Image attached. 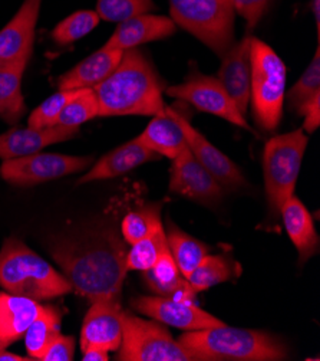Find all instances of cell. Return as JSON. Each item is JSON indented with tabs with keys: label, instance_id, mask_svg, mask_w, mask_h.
I'll return each mask as SVG.
<instances>
[{
	"label": "cell",
	"instance_id": "34",
	"mask_svg": "<svg viewBox=\"0 0 320 361\" xmlns=\"http://www.w3.org/2000/svg\"><path fill=\"white\" fill-rule=\"evenodd\" d=\"M320 92V49L317 47L313 59L309 66L305 69L302 77L292 87L288 94L289 106L295 113L300 108V105L312 98L314 94Z\"/></svg>",
	"mask_w": 320,
	"mask_h": 361
},
{
	"label": "cell",
	"instance_id": "3",
	"mask_svg": "<svg viewBox=\"0 0 320 361\" xmlns=\"http://www.w3.org/2000/svg\"><path fill=\"white\" fill-rule=\"evenodd\" d=\"M196 361H277L286 360L288 350L277 338L256 330L220 327L188 331L179 338Z\"/></svg>",
	"mask_w": 320,
	"mask_h": 361
},
{
	"label": "cell",
	"instance_id": "41",
	"mask_svg": "<svg viewBox=\"0 0 320 361\" xmlns=\"http://www.w3.org/2000/svg\"><path fill=\"white\" fill-rule=\"evenodd\" d=\"M312 13L316 20V27H317V35L320 33V0H312Z\"/></svg>",
	"mask_w": 320,
	"mask_h": 361
},
{
	"label": "cell",
	"instance_id": "32",
	"mask_svg": "<svg viewBox=\"0 0 320 361\" xmlns=\"http://www.w3.org/2000/svg\"><path fill=\"white\" fill-rule=\"evenodd\" d=\"M155 9L154 0H98L96 13L106 22L121 23L129 18L150 13Z\"/></svg>",
	"mask_w": 320,
	"mask_h": 361
},
{
	"label": "cell",
	"instance_id": "20",
	"mask_svg": "<svg viewBox=\"0 0 320 361\" xmlns=\"http://www.w3.org/2000/svg\"><path fill=\"white\" fill-rule=\"evenodd\" d=\"M160 156L148 149H146L142 144L138 142L136 138L122 144L118 149L110 152L101 157L92 169L84 174L79 180L78 185H85L89 182H96V180H108L125 174L135 167H139L148 161L157 160Z\"/></svg>",
	"mask_w": 320,
	"mask_h": 361
},
{
	"label": "cell",
	"instance_id": "12",
	"mask_svg": "<svg viewBox=\"0 0 320 361\" xmlns=\"http://www.w3.org/2000/svg\"><path fill=\"white\" fill-rule=\"evenodd\" d=\"M168 110L171 116L177 120V123L180 124L186 135L188 150L193 153L197 161L216 178V182L222 188L236 190L245 186V178L233 160H230L217 147L212 146L197 128L191 126V123L183 114L175 111L171 106H168Z\"/></svg>",
	"mask_w": 320,
	"mask_h": 361
},
{
	"label": "cell",
	"instance_id": "27",
	"mask_svg": "<svg viewBox=\"0 0 320 361\" xmlns=\"http://www.w3.org/2000/svg\"><path fill=\"white\" fill-rule=\"evenodd\" d=\"M165 236L177 267H179L181 275L187 279L200 265L204 257H207V246L203 242L187 235L181 229L174 226L172 224L168 225V232H165Z\"/></svg>",
	"mask_w": 320,
	"mask_h": 361
},
{
	"label": "cell",
	"instance_id": "29",
	"mask_svg": "<svg viewBox=\"0 0 320 361\" xmlns=\"http://www.w3.org/2000/svg\"><path fill=\"white\" fill-rule=\"evenodd\" d=\"M233 276V264L220 255H207L187 278L194 293L205 291L211 286L223 283Z\"/></svg>",
	"mask_w": 320,
	"mask_h": 361
},
{
	"label": "cell",
	"instance_id": "17",
	"mask_svg": "<svg viewBox=\"0 0 320 361\" xmlns=\"http://www.w3.org/2000/svg\"><path fill=\"white\" fill-rule=\"evenodd\" d=\"M79 128L53 126L48 128H11L0 134V159L11 160L39 153L52 144L72 140Z\"/></svg>",
	"mask_w": 320,
	"mask_h": 361
},
{
	"label": "cell",
	"instance_id": "10",
	"mask_svg": "<svg viewBox=\"0 0 320 361\" xmlns=\"http://www.w3.org/2000/svg\"><path fill=\"white\" fill-rule=\"evenodd\" d=\"M165 94L194 105L200 111L220 117L240 128L252 131L245 117L238 111L217 78L193 74L183 84L168 87Z\"/></svg>",
	"mask_w": 320,
	"mask_h": 361
},
{
	"label": "cell",
	"instance_id": "9",
	"mask_svg": "<svg viewBox=\"0 0 320 361\" xmlns=\"http://www.w3.org/2000/svg\"><path fill=\"white\" fill-rule=\"evenodd\" d=\"M92 157L65 156L58 153H34L5 160L0 176L15 186H33L88 169Z\"/></svg>",
	"mask_w": 320,
	"mask_h": 361
},
{
	"label": "cell",
	"instance_id": "19",
	"mask_svg": "<svg viewBox=\"0 0 320 361\" xmlns=\"http://www.w3.org/2000/svg\"><path fill=\"white\" fill-rule=\"evenodd\" d=\"M124 51L102 47L87 59L81 61L66 74L59 77V91L72 90H94L103 80L108 78L118 66Z\"/></svg>",
	"mask_w": 320,
	"mask_h": 361
},
{
	"label": "cell",
	"instance_id": "6",
	"mask_svg": "<svg viewBox=\"0 0 320 361\" xmlns=\"http://www.w3.org/2000/svg\"><path fill=\"white\" fill-rule=\"evenodd\" d=\"M169 18L219 56L234 44L233 0H169Z\"/></svg>",
	"mask_w": 320,
	"mask_h": 361
},
{
	"label": "cell",
	"instance_id": "23",
	"mask_svg": "<svg viewBox=\"0 0 320 361\" xmlns=\"http://www.w3.org/2000/svg\"><path fill=\"white\" fill-rule=\"evenodd\" d=\"M280 214L289 238L299 252V264H305L319 250V236L312 216L306 206L295 196L281 206Z\"/></svg>",
	"mask_w": 320,
	"mask_h": 361
},
{
	"label": "cell",
	"instance_id": "13",
	"mask_svg": "<svg viewBox=\"0 0 320 361\" xmlns=\"http://www.w3.org/2000/svg\"><path fill=\"white\" fill-rule=\"evenodd\" d=\"M169 190L204 204L222 199L223 188L186 147L172 160Z\"/></svg>",
	"mask_w": 320,
	"mask_h": 361
},
{
	"label": "cell",
	"instance_id": "25",
	"mask_svg": "<svg viewBox=\"0 0 320 361\" xmlns=\"http://www.w3.org/2000/svg\"><path fill=\"white\" fill-rule=\"evenodd\" d=\"M144 279L151 288V291L158 297L177 298V295H180L188 298L196 294L188 281L181 275L179 267H177L169 247L162 252L150 269L144 271Z\"/></svg>",
	"mask_w": 320,
	"mask_h": 361
},
{
	"label": "cell",
	"instance_id": "7",
	"mask_svg": "<svg viewBox=\"0 0 320 361\" xmlns=\"http://www.w3.org/2000/svg\"><path fill=\"white\" fill-rule=\"evenodd\" d=\"M309 138L303 128L271 137L264 146L263 173L267 202L273 213L295 193Z\"/></svg>",
	"mask_w": 320,
	"mask_h": 361
},
{
	"label": "cell",
	"instance_id": "18",
	"mask_svg": "<svg viewBox=\"0 0 320 361\" xmlns=\"http://www.w3.org/2000/svg\"><path fill=\"white\" fill-rule=\"evenodd\" d=\"M177 30V25L171 18L144 13L129 18L115 27L111 38L103 45L105 48L128 51L142 44L169 38Z\"/></svg>",
	"mask_w": 320,
	"mask_h": 361
},
{
	"label": "cell",
	"instance_id": "33",
	"mask_svg": "<svg viewBox=\"0 0 320 361\" xmlns=\"http://www.w3.org/2000/svg\"><path fill=\"white\" fill-rule=\"evenodd\" d=\"M160 226H162L160 209L147 207L138 212L128 213L122 221L121 231L124 240L129 245H134L141 239L147 238Z\"/></svg>",
	"mask_w": 320,
	"mask_h": 361
},
{
	"label": "cell",
	"instance_id": "39",
	"mask_svg": "<svg viewBox=\"0 0 320 361\" xmlns=\"http://www.w3.org/2000/svg\"><path fill=\"white\" fill-rule=\"evenodd\" d=\"M82 353H84V357H82L84 361H108L110 360V354H108L110 351L99 347L87 348Z\"/></svg>",
	"mask_w": 320,
	"mask_h": 361
},
{
	"label": "cell",
	"instance_id": "4",
	"mask_svg": "<svg viewBox=\"0 0 320 361\" xmlns=\"http://www.w3.org/2000/svg\"><path fill=\"white\" fill-rule=\"evenodd\" d=\"M0 286L6 293L44 301L72 291V285L23 242L11 238L0 250Z\"/></svg>",
	"mask_w": 320,
	"mask_h": 361
},
{
	"label": "cell",
	"instance_id": "14",
	"mask_svg": "<svg viewBox=\"0 0 320 361\" xmlns=\"http://www.w3.org/2000/svg\"><path fill=\"white\" fill-rule=\"evenodd\" d=\"M122 315L120 300L94 301L81 330L82 351L91 347L117 351L122 341Z\"/></svg>",
	"mask_w": 320,
	"mask_h": 361
},
{
	"label": "cell",
	"instance_id": "21",
	"mask_svg": "<svg viewBox=\"0 0 320 361\" xmlns=\"http://www.w3.org/2000/svg\"><path fill=\"white\" fill-rule=\"evenodd\" d=\"M41 310L42 305L32 298L0 293V350L20 340Z\"/></svg>",
	"mask_w": 320,
	"mask_h": 361
},
{
	"label": "cell",
	"instance_id": "30",
	"mask_svg": "<svg viewBox=\"0 0 320 361\" xmlns=\"http://www.w3.org/2000/svg\"><path fill=\"white\" fill-rule=\"evenodd\" d=\"M96 11H78L59 22L52 30V39L59 45L74 44L91 33L99 23Z\"/></svg>",
	"mask_w": 320,
	"mask_h": 361
},
{
	"label": "cell",
	"instance_id": "1",
	"mask_svg": "<svg viewBox=\"0 0 320 361\" xmlns=\"http://www.w3.org/2000/svg\"><path fill=\"white\" fill-rule=\"evenodd\" d=\"M72 291L94 301L120 300L127 275V245L115 231L59 238L49 246Z\"/></svg>",
	"mask_w": 320,
	"mask_h": 361
},
{
	"label": "cell",
	"instance_id": "31",
	"mask_svg": "<svg viewBox=\"0 0 320 361\" xmlns=\"http://www.w3.org/2000/svg\"><path fill=\"white\" fill-rule=\"evenodd\" d=\"M98 117V99L94 90H79L70 99L59 117V126L78 128L84 123Z\"/></svg>",
	"mask_w": 320,
	"mask_h": 361
},
{
	"label": "cell",
	"instance_id": "24",
	"mask_svg": "<svg viewBox=\"0 0 320 361\" xmlns=\"http://www.w3.org/2000/svg\"><path fill=\"white\" fill-rule=\"evenodd\" d=\"M29 59L4 62L0 65V118L16 124L25 114L22 78Z\"/></svg>",
	"mask_w": 320,
	"mask_h": 361
},
{
	"label": "cell",
	"instance_id": "36",
	"mask_svg": "<svg viewBox=\"0 0 320 361\" xmlns=\"http://www.w3.org/2000/svg\"><path fill=\"white\" fill-rule=\"evenodd\" d=\"M270 2L271 0H233V5L236 15H240L248 27H255L263 18Z\"/></svg>",
	"mask_w": 320,
	"mask_h": 361
},
{
	"label": "cell",
	"instance_id": "16",
	"mask_svg": "<svg viewBox=\"0 0 320 361\" xmlns=\"http://www.w3.org/2000/svg\"><path fill=\"white\" fill-rule=\"evenodd\" d=\"M250 38L245 36L233 44L222 56L217 80L245 117L250 104Z\"/></svg>",
	"mask_w": 320,
	"mask_h": 361
},
{
	"label": "cell",
	"instance_id": "22",
	"mask_svg": "<svg viewBox=\"0 0 320 361\" xmlns=\"http://www.w3.org/2000/svg\"><path fill=\"white\" fill-rule=\"evenodd\" d=\"M136 140L146 149L171 160L187 147L186 135L180 124L171 116L168 106L153 117L150 124L136 137Z\"/></svg>",
	"mask_w": 320,
	"mask_h": 361
},
{
	"label": "cell",
	"instance_id": "28",
	"mask_svg": "<svg viewBox=\"0 0 320 361\" xmlns=\"http://www.w3.org/2000/svg\"><path fill=\"white\" fill-rule=\"evenodd\" d=\"M167 247V236L162 226H160L147 238L131 245L127 252V271L144 272L150 269Z\"/></svg>",
	"mask_w": 320,
	"mask_h": 361
},
{
	"label": "cell",
	"instance_id": "5",
	"mask_svg": "<svg viewBox=\"0 0 320 361\" xmlns=\"http://www.w3.org/2000/svg\"><path fill=\"white\" fill-rule=\"evenodd\" d=\"M288 69L281 58L266 42L250 38V104L257 126L273 133L279 128L284 98H286Z\"/></svg>",
	"mask_w": 320,
	"mask_h": 361
},
{
	"label": "cell",
	"instance_id": "35",
	"mask_svg": "<svg viewBox=\"0 0 320 361\" xmlns=\"http://www.w3.org/2000/svg\"><path fill=\"white\" fill-rule=\"evenodd\" d=\"M79 90L72 91H58L48 99H45L37 110H33L29 116L27 126L34 128H48L58 126L60 113L63 111L65 105L72 99Z\"/></svg>",
	"mask_w": 320,
	"mask_h": 361
},
{
	"label": "cell",
	"instance_id": "11",
	"mask_svg": "<svg viewBox=\"0 0 320 361\" xmlns=\"http://www.w3.org/2000/svg\"><path fill=\"white\" fill-rule=\"evenodd\" d=\"M131 305L135 311L151 317L161 324L187 331L224 326L223 321L203 311L190 301L165 297H139L135 298Z\"/></svg>",
	"mask_w": 320,
	"mask_h": 361
},
{
	"label": "cell",
	"instance_id": "15",
	"mask_svg": "<svg viewBox=\"0 0 320 361\" xmlns=\"http://www.w3.org/2000/svg\"><path fill=\"white\" fill-rule=\"evenodd\" d=\"M42 0H23L9 23L0 30V58L4 62L30 59Z\"/></svg>",
	"mask_w": 320,
	"mask_h": 361
},
{
	"label": "cell",
	"instance_id": "8",
	"mask_svg": "<svg viewBox=\"0 0 320 361\" xmlns=\"http://www.w3.org/2000/svg\"><path fill=\"white\" fill-rule=\"evenodd\" d=\"M118 350L121 361H196L161 324L125 311L122 341Z\"/></svg>",
	"mask_w": 320,
	"mask_h": 361
},
{
	"label": "cell",
	"instance_id": "38",
	"mask_svg": "<svg viewBox=\"0 0 320 361\" xmlns=\"http://www.w3.org/2000/svg\"><path fill=\"white\" fill-rule=\"evenodd\" d=\"M297 114L305 117L303 131L314 133L320 126V92L305 101L297 110Z\"/></svg>",
	"mask_w": 320,
	"mask_h": 361
},
{
	"label": "cell",
	"instance_id": "26",
	"mask_svg": "<svg viewBox=\"0 0 320 361\" xmlns=\"http://www.w3.org/2000/svg\"><path fill=\"white\" fill-rule=\"evenodd\" d=\"M60 311L55 307H44L25 333V345L32 360H41L49 344L60 334Z\"/></svg>",
	"mask_w": 320,
	"mask_h": 361
},
{
	"label": "cell",
	"instance_id": "37",
	"mask_svg": "<svg viewBox=\"0 0 320 361\" xmlns=\"http://www.w3.org/2000/svg\"><path fill=\"white\" fill-rule=\"evenodd\" d=\"M75 355V338L58 336L46 348L42 361H72Z\"/></svg>",
	"mask_w": 320,
	"mask_h": 361
},
{
	"label": "cell",
	"instance_id": "42",
	"mask_svg": "<svg viewBox=\"0 0 320 361\" xmlns=\"http://www.w3.org/2000/svg\"><path fill=\"white\" fill-rule=\"evenodd\" d=\"M4 63V61H2V58H0V65H2Z\"/></svg>",
	"mask_w": 320,
	"mask_h": 361
},
{
	"label": "cell",
	"instance_id": "2",
	"mask_svg": "<svg viewBox=\"0 0 320 361\" xmlns=\"http://www.w3.org/2000/svg\"><path fill=\"white\" fill-rule=\"evenodd\" d=\"M164 81L139 49L124 51L113 74L94 88L98 117H154L165 108Z\"/></svg>",
	"mask_w": 320,
	"mask_h": 361
},
{
	"label": "cell",
	"instance_id": "40",
	"mask_svg": "<svg viewBox=\"0 0 320 361\" xmlns=\"http://www.w3.org/2000/svg\"><path fill=\"white\" fill-rule=\"evenodd\" d=\"M27 360H32V358H25L18 354L9 353L6 350H0V361H27Z\"/></svg>",
	"mask_w": 320,
	"mask_h": 361
}]
</instances>
